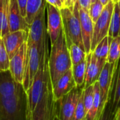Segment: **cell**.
<instances>
[{"label":"cell","instance_id":"obj_1","mask_svg":"<svg viewBox=\"0 0 120 120\" xmlns=\"http://www.w3.org/2000/svg\"><path fill=\"white\" fill-rule=\"evenodd\" d=\"M48 46L46 41L41 54L39 68L34 77L30 89L25 91L27 120L41 101L47 86L51 81L48 67Z\"/></svg>","mask_w":120,"mask_h":120},{"label":"cell","instance_id":"obj_2","mask_svg":"<svg viewBox=\"0 0 120 120\" xmlns=\"http://www.w3.org/2000/svg\"><path fill=\"white\" fill-rule=\"evenodd\" d=\"M72 62L69 49L63 29L57 40L51 45V50L48 58V67L52 86L68 70L72 68Z\"/></svg>","mask_w":120,"mask_h":120},{"label":"cell","instance_id":"obj_3","mask_svg":"<svg viewBox=\"0 0 120 120\" xmlns=\"http://www.w3.org/2000/svg\"><path fill=\"white\" fill-rule=\"evenodd\" d=\"M60 13L63 20V29L68 49L72 44H75L84 50L82 37L78 0L72 8H62Z\"/></svg>","mask_w":120,"mask_h":120},{"label":"cell","instance_id":"obj_4","mask_svg":"<svg viewBox=\"0 0 120 120\" xmlns=\"http://www.w3.org/2000/svg\"><path fill=\"white\" fill-rule=\"evenodd\" d=\"M25 92L23 87L12 96L0 98V120H23L26 119Z\"/></svg>","mask_w":120,"mask_h":120},{"label":"cell","instance_id":"obj_5","mask_svg":"<svg viewBox=\"0 0 120 120\" xmlns=\"http://www.w3.org/2000/svg\"><path fill=\"white\" fill-rule=\"evenodd\" d=\"M58 111V101L53 100L52 84L50 81L41 101L27 120H54Z\"/></svg>","mask_w":120,"mask_h":120},{"label":"cell","instance_id":"obj_6","mask_svg":"<svg viewBox=\"0 0 120 120\" xmlns=\"http://www.w3.org/2000/svg\"><path fill=\"white\" fill-rule=\"evenodd\" d=\"M46 12V8L45 1L29 27L27 40V46L32 44H36L41 47L44 46L47 39Z\"/></svg>","mask_w":120,"mask_h":120},{"label":"cell","instance_id":"obj_7","mask_svg":"<svg viewBox=\"0 0 120 120\" xmlns=\"http://www.w3.org/2000/svg\"><path fill=\"white\" fill-rule=\"evenodd\" d=\"M44 46H44L41 47L36 44H32L31 45L27 46L26 67H25L24 79L22 84L25 92L30 89L34 77L39 68L41 54L44 49Z\"/></svg>","mask_w":120,"mask_h":120},{"label":"cell","instance_id":"obj_8","mask_svg":"<svg viewBox=\"0 0 120 120\" xmlns=\"http://www.w3.org/2000/svg\"><path fill=\"white\" fill-rule=\"evenodd\" d=\"M114 5L115 3L110 0L109 3L104 6L101 16L96 22V23L94 24L91 52L94 50L96 46L104 37L108 35Z\"/></svg>","mask_w":120,"mask_h":120},{"label":"cell","instance_id":"obj_9","mask_svg":"<svg viewBox=\"0 0 120 120\" xmlns=\"http://www.w3.org/2000/svg\"><path fill=\"white\" fill-rule=\"evenodd\" d=\"M84 90V86H76L58 101V115L60 120H73L76 107Z\"/></svg>","mask_w":120,"mask_h":120},{"label":"cell","instance_id":"obj_10","mask_svg":"<svg viewBox=\"0 0 120 120\" xmlns=\"http://www.w3.org/2000/svg\"><path fill=\"white\" fill-rule=\"evenodd\" d=\"M27 51V44L26 41L22 44L15 55L10 59L9 62L8 70L10 71L14 81L20 84H22L24 79L26 67Z\"/></svg>","mask_w":120,"mask_h":120},{"label":"cell","instance_id":"obj_11","mask_svg":"<svg viewBox=\"0 0 120 120\" xmlns=\"http://www.w3.org/2000/svg\"><path fill=\"white\" fill-rule=\"evenodd\" d=\"M47 13L46 31L51 40V45L53 44L57 40L62 29L63 20L60 9L46 2Z\"/></svg>","mask_w":120,"mask_h":120},{"label":"cell","instance_id":"obj_12","mask_svg":"<svg viewBox=\"0 0 120 120\" xmlns=\"http://www.w3.org/2000/svg\"><path fill=\"white\" fill-rule=\"evenodd\" d=\"M116 63H110L108 62H106L98 79V83L101 94L102 109L104 108L105 105H106L109 99V94Z\"/></svg>","mask_w":120,"mask_h":120},{"label":"cell","instance_id":"obj_13","mask_svg":"<svg viewBox=\"0 0 120 120\" xmlns=\"http://www.w3.org/2000/svg\"><path fill=\"white\" fill-rule=\"evenodd\" d=\"M106 62L107 60L105 59L96 58L92 52L86 55V67L84 88L91 86L98 81L100 73Z\"/></svg>","mask_w":120,"mask_h":120},{"label":"cell","instance_id":"obj_14","mask_svg":"<svg viewBox=\"0 0 120 120\" xmlns=\"http://www.w3.org/2000/svg\"><path fill=\"white\" fill-rule=\"evenodd\" d=\"M76 86H77L72 76L71 68L65 74H63L52 86L53 100L56 101L60 100L62 97L70 92Z\"/></svg>","mask_w":120,"mask_h":120},{"label":"cell","instance_id":"obj_15","mask_svg":"<svg viewBox=\"0 0 120 120\" xmlns=\"http://www.w3.org/2000/svg\"><path fill=\"white\" fill-rule=\"evenodd\" d=\"M79 14L81 24L82 37L84 51L86 54L91 52V45L94 31V23L90 18L88 11L82 8L79 5Z\"/></svg>","mask_w":120,"mask_h":120},{"label":"cell","instance_id":"obj_16","mask_svg":"<svg viewBox=\"0 0 120 120\" xmlns=\"http://www.w3.org/2000/svg\"><path fill=\"white\" fill-rule=\"evenodd\" d=\"M27 37L28 32L25 30H18L9 32L1 38L10 59L19 50L22 44L27 40Z\"/></svg>","mask_w":120,"mask_h":120},{"label":"cell","instance_id":"obj_17","mask_svg":"<svg viewBox=\"0 0 120 120\" xmlns=\"http://www.w3.org/2000/svg\"><path fill=\"white\" fill-rule=\"evenodd\" d=\"M8 29L9 32L18 30L29 31V25L25 19L22 16L17 0H11L8 11Z\"/></svg>","mask_w":120,"mask_h":120},{"label":"cell","instance_id":"obj_18","mask_svg":"<svg viewBox=\"0 0 120 120\" xmlns=\"http://www.w3.org/2000/svg\"><path fill=\"white\" fill-rule=\"evenodd\" d=\"M108 100L111 103L112 112L115 115L120 110V58L116 63Z\"/></svg>","mask_w":120,"mask_h":120},{"label":"cell","instance_id":"obj_19","mask_svg":"<svg viewBox=\"0 0 120 120\" xmlns=\"http://www.w3.org/2000/svg\"><path fill=\"white\" fill-rule=\"evenodd\" d=\"M22 85L14 81L9 70H0V98L13 96Z\"/></svg>","mask_w":120,"mask_h":120},{"label":"cell","instance_id":"obj_20","mask_svg":"<svg viewBox=\"0 0 120 120\" xmlns=\"http://www.w3.org/2000/svg\"><path fill=\"white\" fill-rule=\"evenodd\" d=\"M101 94L98 81L94 84V101L91 110L85 117L86 120H96L102 112Z\"/></svg>","mask_w":120,"mask_h":120},{"label":"cell","instance_id":"obj_21","mask_svg":"<svg viewBox=\"0 0 120 120\" xmlns=\"http://www.w3.org/2000/svg\"><path fill=\"white\" fill-rule=\"evenodd\" d=\"M11 0H0V34L1 38L9 33L8 11Z\"/></svg>","mask_w":120,"mask_h":120},{"label":"cell","instance_id":"obj_22","mask_svg":"<svg viewBox=\"0 0 120 120\" xmlns=\"http://www.w3.org/2000/svg\"><path fill=\"white\" fill-rule=\"evenodd\" d=\"M120 35V8L117 2L115 3L108 36L114 38Z\"/></svg>","mask_w":120,"mask_h":120},{"label":"cell","instance_id":"obj_23","mask_svg":"<svg viewBox=\"0 0 120 120\" xmlns=\"http://www.w3.org/2000/svg\"><path fill=\"white\" fill-rule=\"evenodd\" d=\"M44 2V0H27L25 20L29 27Z\"/></svg>","mask_w":120,"mask_h":120},{"label":"cell","instance_id":"obj_24","mask_svg":"<svg viewBox=\"0 0 120 120\" xmlns=\"http://www.w3.org/2000/svg\"><path fill=\"white\" fill-rule=\"evenodd\" d=\"M86 58L81 63L72 66V76L77 86H84L86 75Z\"/></svg>","mask_w":120,"mask_h":120},{"label":"cell","instance_id":"obj_25","mask_svg":"<svg viewBox=\"0 0 120 120\" xmlns=\"http://www.w3.org/2000/svg\"><path fill=\"white\" fill-rule=\"evenodd\" d=\"M120 58V35L112 38L110 40L107 62L110 63H116Z\"/></svg>","mask_w":120,"mask_h":120},{"label":"cell","instance_id":"obj_26","mask_svg":"<svg viewBox=\"0 0 120 120\" xmlns=\"http://www.w3.org/2000/svg\"><path fill=\"white\" fill-rule=\"evenodd\" d=\"M111 39L112 38H110L108 35L104 37L92 51L94 56H95L98 58L105 59L107 60Z\"/></svg>","mask_w":120,"mask_h":120},{"label":"cell","instance_id":"obj_27","mask_svg":"<svg viewBox=\"0 0 120 120\" xmlns=\"http://www.w3.org/2000/svg\"><path fill=\"white\" fill-rule=\"evenodd\" d=\"M69 51L72 65H77L86 58L87 54L85 51L77 44H72L69 47Z\"/></svg>","mask_w":120,"mask_h":120},{"label":"cell","instance_id":"obj_28","mask_svg":"<svg viewBox=\"0 0 120 120\" xmlns=\"http://www.w3.org/2000/svg\"><path fill=\"white\" fill-rule=\"evenodd\" d=\"M103 8L104 6L99 1V0H97L94 3H91L89 11V13L94 24L96 23V22L101 16Z\"/></svg>","mask_w":120,"mask_h":120},{"label":"cell","instance_id":"obj_29","mask_svg":"<svg viewBox=\"0 0 120 120\" xmlns=\"http://www.w3.org/2000/svg\"><path fill=\"white\" fill-rule=\"evenodd\" d=\"M10 58L5 48L3 39L0 40V70L6 71L9 69Z\"/></svg>","mask_w":120,"mask_h":120},{"label":"cell","instance_id":"obj_30","mask_svg":"<svg viewBox=\"0 0 120 120\" xmlns=\"http://www.w3.org/2000/svg\"><path fill=\"white\" fill-rule=\"evenodd\" d=\"M94 101V84L84 88V103L86 115L91 110Z\"/></svg>","mask_w":120,"mask_h":120},{"label":"cell","instance_id":"obj_31","mask_svg":"<svg viewBox=\"0 0 120 120\" xmlns=\"http://www.w3.org/2000/svg\"><path fill=\"white\" fill-rule=\"evenodd\" d=\"M85 117H86V112H85V108L84 103V90H83L76 107L73 120H84L85 119Z\"/></svg>","mask_w":120,"mask_h":120},{"label":"cell","instance_id":"obj_32","mask_svg":"<svg viewBox=\"0 0 120 120\" xmlns=\"http://www.w3.org/2000/svg\"><path fill=\"white\" fill-rule=\"evenodd\" d=\"M115 117V115L112 112L111 110V103L110 102L108 101L106 105H105L104 108L103 109L101 115L97 118L96 120H113Z\"/></svg>","mask_w":120,"mask_h":120},{"label":"cell","instance_id":"obj_33","mask_svg":"<svg viewBox=\"0 0 120 120\" xmlns=\"http://www.w3.org/2000/svg\"><path fill=\"white\" fill-rule=\"evenodd\" d=\"M18 7L20 11V13L22 16L25 19L26 17V8H27V0H17Z\"/></svg>","mask_w":120,"mask_h":120},{"label":"cell","instance_id":"obj_34","mask_svg":"<svg viewBox=\"0 0 120 120\" xmlns=\"http://www.w3.org/2000/svg\"><path fill=\"white\" fill-rule=\"evenodd\" d=\"M78 3L82 8L88 11H89L91 4V0H78Z\"/></svg>","mask_w":120,"mask_h":120},{"label":"cell","instance_id":"obj_35","mask_svg":"<svg viewBox=\"0 0 120 120\" xmlns=\"http://www.w3.org/2000/svg\"><path fill=\"white\" fill-rule=\"evenodd\" d=\"M46 3L53 5V6L61 9L62 8H63V4L62 3V1L60 0H44Z\"/></svg>","mask_w":120,"mask_h":120},{"label":"cell","instance_id":"obj_36","mask_svg":"<svg viewBox=\"0 0 120 120\" xmlns=\"http://www.w3.org/2000/svg\"><path fill=\"white\" fill-rule=\"evenodd\" d=\"M77 1V0H64L63 7L72 8Z\"/></svg>","mask_w":120,"mask_h":120},{"label":"cell","instance_id":"obj_37","mask_svg":"<svg viewBox=\"0 0 120 120\" xmlns=\"http://www.w3.org/2000/svg\"><path fill=\"white\" fill-rule=\"evenodd\" d=\"M115 116L116 120H120V110H119L117 112H116Z\"/></svg>","mask_w":120,"mask_h":120},{"label":"cell","instance_id":"obj_38","mask_svg":"<svg viewBox=\"0 0 120 120\" xmlns=\"http://www.w3.org/2000/svg\"><path fill=\"white\" fill-rule=\"evenodd\" d=\"M110 0H99V1L105 6L106 4H108V3H109V1H110Z\"/></svg>","mask_w":120,"mask_h":120},{"label":"cell","instance_id":"obj_39","mask_svg":"<svg viewBox=\"0 0 120 120\" xmlns=\"http://www.w3.org/2000/svg\"><path fill=\"white\" fill-rule=\"evenodd\" d=\"M60 120V118H59V117H58V114H57V115H56V117H55V120Z\"/></svg>","mask_w":120,"mask_h":120},{"label":"cell","instance_id":"obj_40","mask_svg":"<svg viewBox=\"0 0 120 120\" xmlns=\"http://www.w3.org/2000/svg\"><path fill=\"white\" fill-rule=\"evenodd\" d=\"M117 4H118V5H119V6H120V0H118Z\"/></svg>","mask_w":120,"mask_h":120},{"label":"cell","instance_id":"obj_41","mask_svg":"<svg viewBox=\"0 0 120 120\" xmlns=\"http://www.w3.org/2000/svg\"><path fill=\"white\" fill-rule=\"evenodd\" d=\"M97 0H91V3H94L95 1H96Z\"/></svg>","mask_w":120,"mask_h":120},{"label":"cell","instance_id":"obj_42","mask_svg":"<svg viewBox=\"0 0 120 120\" xmlns=\"http://www.w3.org/2000/svg\"><path fill=\"white\" fill-rule=\"evenodd\" d=\"M61 1H62V3H63H63H64V0H60Z\"/></svg>","mask_w":120,"mask_h":120},{"label":"cell","instance_id":"obj_43","mask_svg":"<svg viewBox=\"0 0 120 120\" xmlns=\"http://www.w3.org/2000/svg\"><path fill=\"white\" fill-rule=\"evenodd\" d=\"M116 120V118H115V117H114V120Z\"/></svg>","mask_w":120,"mask_h":120},{"label":"cell","instance_id":"obj_44","mask_svg":"<svg viewBox=\"0 0 120 120\" xmlns=\"http://www.w3.org/2000/svg\"><path fill=\"white\" fill-rule=\"evenodd\" d=\"M1 39V34H0V40Z\"/></svg>","mask_w":120,"mask_h":120},{"label":"cell","instance_id":"obj_45","mask_svg":"<svg viewBox=\"0 0 120 120\" xmlns=\"http://www.w3.org/2000/svg\"><path fill=\"white\" fill-rule=\"evenodd\" d=\"M117 1H118V0H117Z\"/></svg>","mask_w":120,"mask_h":120},{"label":"cell","instance_id":"obj_46","mask_svg":"<svg viewBox=\"0 0 120 120\" xmlns=\"http://www.w3.org/2000/svg\"><path fill=\"white\" fill-rule=\"evenodd\" d=\"M84 120H85V119H84Z\"/></svg>","mask_w":120,"mask_h":120},{"label":"cell","instance_id":"obj_47","mask_svg":"<svg viewBox=\"0 0 120 120\" xmlns=\"http://www.w3.org/2000/svg\"></svg>","mask_w":120,"mask_h":120}]
</instances>
